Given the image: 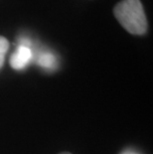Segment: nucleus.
Here are the masks:
<instances>
[{"instance_id": "nucleus-1", "label": "nucleus", "mask_w": 153, "mask_h": 154, "mask_svg": "<svg viewBox=\"0 0 153 154\" xmlns=\"http://www.w3.org/2000/svg\"><path fill=\"white\" fill-rule=\"evenodd\" d=\"M115 16L121 26L133 35L147 31V20L140 0H121L115 7Z\"/></svg>"}, {"instance_id": "nucleus-2", "label": "nucleus", "mask_w": 153, "mask_h": 154, "mask_svg": "<svg viewBox=\"0 0 153 154\" xmlns=\"http://www.w3.org/2000/svg\"><path fill=\"white\" fill-rule=\"evenodd\" d=\"M32 58H33V53H32V50L30 48V43H29V41L22 39L17 50L11 56L10 65L14 70L21 71L28 66Z\"/></svg>"}, {"instance_id": "nucleus-3", "label": "nucleus", "mask_w": 153, "mask_h": 154, "mask_svg": "<svg viewBox=\"0 0 153 154\" xmlns=\"http://www.w3.org/2000/svg\"><path fill=\"white\" fill-rule=\"evenodd\" d=\"M37 63L46 70H54L57 67V60L50 52H42L37 57Z\"/></svg>"}, {"instance_id": "nucleus-4", "label": "nucleus", "mask_w": 153, "mask_h": 154, "mask_svg": "<svg viewBox=\"0 0 153 154\" xmlns=\"http://www.w3.org/2000/svg\"><path fill=\"white\" fill-rule=\"evenodd\" d=\"M9 49V42L5 37L0 36V69L3 67L5 61V56Z\"/></svg>"}, {"instance_id": "nucleus-5", "label": "nucleus", "mask_w": 153, "mask_h": 154, "mask_svg": "<svg viewBox=\"0 0 153 154\" xmlns=\"http://www.w3.org/2000/svg\"><path fill=\"white\" fill-rule=\"evenodd\" d=\"M60 154H71V153H69V152H63V153H60Z\"/></svg>"}]
</instances>
